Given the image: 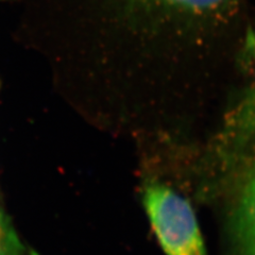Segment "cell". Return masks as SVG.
Returning <instances> with one entry per match:
<instances>
[{"mask_svg":"<svg viewBox=\"0 0 255 255\" xmlns=\"http://www.w3.org/2000/svg\"><path fill=\"white\" fill-rule=\"evenodd\" d=\"M143 205L166 255H207L195 211L184 197L153 183L145 190Z\"/></svg>","mask_w":255,"mask_h":255,"instance_id":"1","label":"cell"},{"mask_svg":"<svg viewBox=\"0 0 255 255\" xmlns=\"http://www.w3.org/2000/svg\"><path fill=\"white\" fill-rule=\"evenodd\" d=\"M250 51L254 80L244 98L230 113L221 134L222 145L236 150L255 143V32L250 42Z\"/></svg>","mask_w":255,"mask_h":255,"instance_id":"2","label":"cell"},{"mask_svg":"<svg viewBox=\"0 0 255 255\" xmlns=\"http://www.w3.org/2000/svg\"><path fill=\"white\" fill-rule=\"evenodd\" d=\"M234 233L244 254H255V171L239 198L234 217Z\"/></svg>","mask_w":255,"mask_h":255,"instance_id":"3","label":"cell"},{"mask_svg":"<svg viewBox=\"0 0 255 255\" xmlns=\"http://www.w3.org/2000/svg\"><path fill=\"white\" fill-rule=\"evenodd\" d=\"M175 9H182L193 13L213 12L229 5L233 0H156Z\"/></svg>","mask_w":255,"mask_h":255,"instance_id":"4","label":"cell"},{"mask_svg":"<svg viewBox=\"0 0 255 255\" xmlns=\"http://www.w3.org/2000/svg\"><path fill=\"white\" fill-rule=\"evenodd\" d=\"M19 250L18 239L0 211V255H18Z\"/></svg>","mask_w":255,"mask_h":255,"instance_id":"5","label":"cell"},{"mask_svg":"<svg viewBox=\"0 0 255 255\" xmlns=\"http://www.w3.org/2000/svg\"><path fill=\"white\" fill-rule=\"evenodd\" d=\"M31 255H37V254H35V253H33V252H31Z\"/></svg>","mask_w":255,"mask_h":255,"instance_id":"6","label":"cell"},{"mask_svg":"<svg viewBox=\"0 0 255 255\" xmlns=\"http://www.w3.org/2000/svg\"><path fill=\"white\" fill-rule=\"evenodd\" d=\"M0 1H3V0H0Z\"/></svg>","mask_w":255,"mask_h":255,"instance_id":"7","label":"cell"},{"mask_svg":"<svg viewBox=\"0 0 255 255\" xmlns=\"http://www.w3.org/2000/svg\"><path fill=\"white\" fill-rule=\"evenodd\" d=\"M253 255H255V254H253Z\"/></svg>","mask_w":255,"mask_h":255,"instance_id":"8","label":"cell"}]
</instances>
